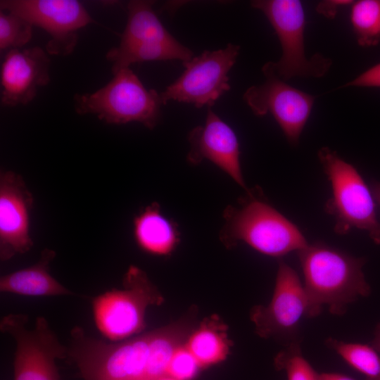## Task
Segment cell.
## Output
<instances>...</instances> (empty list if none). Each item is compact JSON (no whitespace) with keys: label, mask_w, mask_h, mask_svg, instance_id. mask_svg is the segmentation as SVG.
Returning a JSON list of instances; mask_svg holds the SVG:
<instances>
[{"label":"cell","mask_w":380,"mask_h":380,"mask_svg":"<svg viewBox=\"0 0 380 380\" xmlns=\"http://www.w3.org/2000/svg\"><path fill=\"white\" fill-rule=\"evenodd\" d=\"M190 151L187 160L198 164L206 159L227 173L239 186L246 188L240 161L238 138L232 128L210 108L203 125L189 134Z\"/></svg>","instance_id":"cell-14"},{"label":"cell","mask_w":380,"mask_h":380,"mask_svg":"<svg viewBox=\"0 0 380 380\" xmlns=\"http://www.w3.org/2000/svg\"><path fill=\"white\" fill-rule=\"evenodd\" d=\"M298 255L312 317L324 305L334 315H343L350 303L370 293L362 271L365 258L322 243L308 244Z\"/></svg>","instance_id":"cell-2"},{"label":"cell","mask_w":380,"mask_h":380,"mask_svg":"<svg viewBox=\"0 0 380 380\" xmlns=\"http://www.w3.org/2000/svg\"><path fill=\"white\" fill-rule=\"evenodd\" d=\"M153 4L151 1L133 0L128 2L127 24L118 47L125 48L175 38L158 18Z\"/></svg>","instance_id":"cell-18"},{"label":"cell","mask_w":380,"mask_h":380,"mask_svg":"<svg viewBox=\"0 0 380 380\" xmlns=\"http://www.w3.org/2000/svg\"><path fill=\"white\" fill-rule=\"evenodd\" d=\"M0 8L44 30L50 36L46 50L56 56L70 54L78 30L94 22L84 5L75 0H4Z\"/></svg>","instance_id":"cell-10"},{"label":"cell","mask_w":380,"mask_h":380,"mask_svg":"<svg viewBox=\"0 0 380 380\" xmlns=\"http://www.w3.org/2000/svg\"><path fill=\"white\" fill-rule=\"evenodd\" d=\"M374 87L380 88V63L362 72L343 87Z\"/></svg>","instance_id":"cell-26"},{"label":"cell","mask_w":380,"mask_h":380,"mask_svg":"<svg viewBox=\"0 0 380 380\" xmlns=\"http://www.w3.org/2000/svg\"><path fill=\"white\" fill-rule=\"evenodd\" d=\"M122 281V289H113L92 300L96 325L112 341L143 331L147 308L160 305L164 300L146 272L137 266H129Z\"/></svg>","instance_id":"cell-5"},{"label":"cell","mask_w":380,"mask_h":380,"mask_svg":"<svg viewBox=\"0 0 380 380\" xmlns=\"http://www.w3.org/2000/svg\"><path fill=\"white\" fill-rule=\"evenodd\" d=\"M104 87L93 93L77 94L75 110L93 114L110 124L141 123L152 129L161 118L160 93L147 89L129 68L120 69Z\"/></svg>","instance_id":"cell-3"},{"label":"cell","mask_w":380,"mask_h":380,"mask_svg":"<svg viewBox=\"0 0 380 380\" xmlns=\"http://www.w3.org/2000/svg\"><path fill=\"white\" fill-rule=\"evenodd\" d=\"M32 194L20 175L4 171L0 174V258L5 261L29 251Z\"/></svg>","instance_id":"cell-13"},{"label":"cell","mask_w":380,"mask_h":380,"mask_svg":"<svg viewBox=\"0 0 380 380\" xmlns=\"http://www.w3.org/2000/svg\"><path fill=\"white\" fill-rule=\"evenodd\" d=\"M50 60L39 46L12 49L6 54L1 68V103L4 106L26 105L39 87L50 82Z\"/></svg>","instance_id":"cell-15"},{"label":"cell","mask_w":380,"mask_h":380,"mask_svg":"<svg viewBox=\"0 0 380 380\" xmlns=\"http://www.w3.org/2000/svg\"><path fill=\"white\" fill-rule=\"evenodd\" d=\"M305 317H312V313L304 286L296 271L279 260L270 303L251 309V319L255 331L265 338L292 336Z\"/></svg>","instance_id":"cell-12"},{"label":"cell","mask_w":380,"mask_h":380,"mask_svg":"<svg viewBox=\"0 0 380 380\" xmlns=\"http://www.w3.org/2000/svg\"><path fill=\"white\" fill-rule=\"evenodd\" d=\"M132 230L139 248L151 255H170L179 241L177 224L163 213L155 202L134 217Z\"/></svg>","instance_id":"cell-16"},{"label":"cell","mask_w":380,"mask_h":380,"mask_svg":"<svg viewBox=\"0 0 380 380\" xmlns=\"http://www.w3.org/2000/svg\"><path fill=\"white\" fill-rule=\"evenodd\" d=\"M351 5L350 20L357 44L364 47L380 44V0H359Z\"/></svg>","instance_id":"cell-22"},{"label":"cell","mask_w":380,"mask_h":380,"mask_svg":"<svg viewBox=\"0 0 380 380\" xmlns=\"http://www.w3.org/2000/svg\"><path fill=\"white\" fill-rule=\"evenodd\" d=\"M55 256L54 251L44 249L37 263L1 276L0 291L4 293L31 296L72 294L49 272V265Z\"/></svg>","instance_id":"cell-17"},{"label":"cell","mask_w":380,"mask_h":380,"mask_svg":"<svg viewBox=\"0 0 380 380\" xmlns=\"http://www.w3.org/2000/svg\"><path fill=\"white\" fill-rule=\"evenodd\" d=\"M319 380H355L354 379L339 373L319 374Z\"/></svg>","instance_id":"cell-28"},{"label":"cell","mask_w":380,"mask_h":380,"mask_svg":"<svg viewBox=\"0 0 380 380\" xmlns=\"http://www.w3.org/2000/svg\"><path fill=\"white\" fill-rule=\"evenodd\" d=\"M251 6L264 13L274 28L281 47L277 62L263 66L286 81L295 77H321L330 69L332 61L315 53L308 58L305 52V15L298 0H256Z\"/></svg>","instance_id":"cell-6"},{"label":"cell","mask_w":380,"mask_h":380,"mask_svg":"<svg viewBox=\"0 0 380 380\" xmlns=\"http://www.w3.org/2000/svg\"><path fill=\"white\" fill-rule=\"evenodd\" d=\"M161 380H177V379H175L169 377V376H166V377H164L163 379H162Z\"/></svg>","instance_id":"cell-31"},{"label":"cell","mask_w":380,"mask_h":380,"mask_svg":"<svg viewBox=\"0 0 380 380\" xmlns=\"http://www.w3.org/2000/svg\"><path fill=\"white\" fill-rule=\"evenodd\" d=\"M31 23L13 13L0 12V50L19 49L29 42L32 35Z\"/></svg>","instance_id":"cell-23"},{"label":"cell","mask_w":380,"mask_h":380,"mask_svg":"<svg viewBox=\"0 0 380 380\" xmlns=\"http://www.w3.org/2000/svg\"><path fill=\"white\" fill-rule=\"evenodd\" d=\"M227 219L224 239L243 241L267 255L280 257L309 244L296 224L262 201L253 200L230 211Z\"/></svg>","instance_id":"cell-7"},{"label":"cell","mask_w":380,"mask_h":380,"mask_svg":"<svg viewBox=\"0 0 380 380\" xmlns=\"http://www.w3.org/2000/svg\"><path fill=\"white\" fill-rule=\"evenodd\" d=\"M226 327L217 318L211 317L186 338L184 346L192 354L201 368L224 360L229 353L231 343Z\"/></svg>","instance_id":"cell-19"},{"label":"cell","mask_w":380,"mask_h":380,"mask_svg":"<svg viewBox=\"0 0 380 380\" xmlns=\"http://www.w3.org/2000/svg\"><path fill=\"white\" fill-rule=\"evenodd\" d=\"M274 365L279 370H284L287 380H319V374L302 355L297 343L279 353L274 359Z\"/></svg>","instance_id":"cell-24"},{"label":"cell","mask_w":380,"mask_h":380,"mask_svg":"<svg viewBox=\"0 0 380 380\" xmlns=\"http://www.w3.org/2000/svg\"><path fill=\"white\" fill-rule=\"evenodd\" d=\"M70 335L68 355L84 380H161L188 331L175 322L115 343L91 337L78 327Z\"/></svg>","instance_id":"cell-1"},{"label":"cell","mask_w":380,"mask_h":380,"mask_svg":"<svg viewBox=\"0 0 380 380\" xmlns=\"http://www.w3.org/2000/svg\"><path fill=\"white\" fill-rule=\"evenodd\" d=\"M26 315L10 314L1 320L0 329L15 341L14 380H58L56 359L68 356V349L60 342L43 317L36 319L32 329Z\"/></svg>","instance_id":"cell-8"},{"label":"cell","mask_w":380,"mask_h":380,"mask_svg":"<svg viewBox=\"0 0 380 380\" xmlns=\"http://www.w3.org/2000/svg\"><path fill=\"white\" fill-rule=\"evenodd\" d=\"M239 50V46L229 43L224 49L204 51L183 62L182 74L160 93L163 104L176 101L198 108L214 105L231 88L228 74Z\"/></svg>","instance_id":"cell-9"},{"label":"cell","mask_w":380,"mask_h":380,"mask_svg":"<svg viewBox=\"0 0 380 380\" xmlns=\"http://www.w3.org/2000/svg\"><path fill=\"white\" fill-rule=\"evenodd\" d=\"M262 71L265 82L248 88L243 99L256 116L270 113L289 144L297 146L315 96L289 85L265 66Z\"/></svg>","instance_id":"cell-11"},{"label":"cell","mask_w":380,"mask_h":380,"mask_svg":"<svg viewBox=\"0 0 380 380\" xmlns=\"http://www.w3.org/2000/svg\"><path fill=\"white\" fill-rule=\"evenodd\" d=\"M380 354V324L376 328L372 345Z\"/></svg>","instance_id":"cell-30"},{"label":"cell","mask_w":380,"mask_h":380,"mask_svg":"<svg viewBox=\"0 0 380 380\" xmlns=\"http://www.w3.org/2000/svg\"><path fill=\"white\" fill-rule=\"evenodd\" d=\"M350 0H324L321 1L316 6V11L324 17L334 19L342 6L352 4Z\"/></svg>","instance_id":"cell-27"},{"label":"cell","mask_w":380,"mask_h":380,"mask_svg":"<svg viewBox=\"0 0 380 380\" xmlns=\"http://www.w3.org/2000/svg\"><path fill=\"white\" fill-rule=\"evenodd\" d=\"M370 189L375 201L380 205V182H373L371 184Z\"/></svg>","instance_id":"cell-29"},{"label":"cell","mask_w":380,"mask_h":380,"mask_svg":"<svg viewBox=\"0 0 380 380\" xmlns=\"http://www.w3.org/2000/svg\"><path fill=\"white\" fill-rule=\"evenodd\" d=\"M200 368L184 343L175 350L168 365L167 375L177 380H191L196 376Z\"/></svg>","instance_id":"cell-25"},{"label":"cell","mask_w":380,"mask_h":380,"mask_svg":"<svg viewBox=\"0 0 380 380\" xmlns=\"http://www.w3.org/2000/svg\"><path fill=\"white\" fill-rule=\"evenodd\" d=\"M326 345L362 374L365 380H380V354L372 346L331 338L326 341Z\"/></svg>","instance_id":"cell-21"},{"label":"cell","mask_w":380,"mask_h":380,"mask_svg":"<svg viewBox=\"0 0 380 380\" xmlns=\"http://www.w3.org/2000/svg\"><path fill=\"white\" fill-rule=\"evenodd\" d=\"M318 158L331 186L332 197L326 209L335 217V231L344 234L354 227L367 232L375 243L380 244L375 200L357 170L328 147L319 150Z\"/></svg>","instance_id":"cell-4"},{"label":"cell","mask_w":380,"mask_h":380,"mask_svg":"<svg viewBox=\"0 0 380 380\" xmlns=\"http://www.w3.org/2000/svg\"><path fill=\"white\" fill-rule=\"evenodd\" d=\"M193 56L194 53L190 49L174 38L125 48L116 46L110 49L106 57L112 63V72L114 74L134 63L168 60L184 62L191 60Z\"/></svg>","instance_id":"cell-20"}]
</instances>
